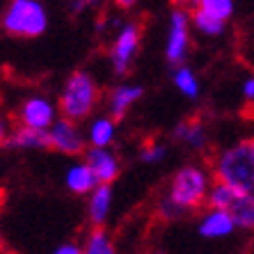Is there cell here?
<instances>
[{"label":"cell","mask_w":254,"mask_h":254,"mask_svg":"<svg viewBox=\"0 0 254 254\" xmlns=\"http://www.w3.org/2000/svg\"><path fill=\"white\" fill-rule=\"evenodd\" d=\"M213 184H215L213 172L199 163L179 167L158 199V215L163 220H177L188 213L201 211L208 204V192Z\"/></svg>","instance_id":"cell-1"},{"label":"cell","mask_w":254,"mask_h":254,"mask_svg":"<svg viewBox=\"0 0 254 254\" xmlns=\"http://www.w3.org/2000/svg\"><path fill=\"white\" fill-rule=\"evenodd\" d=\"M211 172L215 181L254 192V137H243L222 147L213 156Z\"/></svg>","instance_id":"cell-2"},{"label":"cell","mask_w":254,"mask_h":254,"mask_svg":"<svg viewBox=\"0 0 254 254\" xmlns=\"http://www.w3.org/2000/svg\"><path fill=\"white\" fill-rule=\"evenodd\" d=\"M101 99V87L94 80V76L85 69L73 71L60 89L58 103H60V115L71 122H85L92 119L96 106Z\"/></svg>","instance_id":"cell-3"},{"label":"cell","mask_w":254,"mask_h":254,"mask_svg":"<svg viewBox=\"0 0 254 254\" xmlns=\"http://www.w3.org/2000/svg\"><path fill=\"white\" fill-rule=\"evenodd\" d=\"M48 9L44 0H7L0 25L7 37L37 39L48 30Z\"/></svg>","instance_id":"cell-4"},{"label":"cell","mask_w":254,"mask_h":254,"mask_svg":"<svg viewBox=\"0 0 254 254\" xmlns=\"http://www.w3.org/2000/svg\"><path fill=\"white\" fill-rule=\"evenodd\" d=\"M206 206L227 211L241 231H254V192H245L229 184L215 181L208 192Z\"/></svg>","instance_id":"cell-5"},{"label":"cell","mask_w":254,"mask_h":254,"mask_svg":"<svg viewBox=\"0 0 254 254\" xmlns=\"http://www.w3.org/2000/svg\"><path fill=\"white\" fill-rule=\"evenodd\" d=\"M192 44V9L174 7L167 16L165 35V60L172 66L186 64Z\"/></svg>","instance_id":"cell-6"},{"label":"cell","mask_w":254,"mask_h":254,"mask_svg":"<svg viewBox=\"0 0 254 254\" xmlns=\"http://www.w3.org/2000/svg\"><path fill=\"white\" fill-rule=\"evenodd\" d=\"M140 42H142V28L135 21H124L122 28H117L110 48H108V60L110 66L117 76H126L133 66L140 51Z\"/></svg>","instance_id":"cell-7"},{"label":"cell","mask_w":254,"mask_h":254,"mask_svg":"<svg viewBox=\"0 0 254 254\" xmlns=\"http://www.w3.org/2000/svg\"><path fill=\"white\" fill-rule=\"evenodd\" d=\"M62 117L60 115V103L46 94H28L16 108L18 126H28L37 130H51V126Z\"/></svg>","instance_id":"cell-8"},{"label":"cell","mask_w":254,"mask_h":254,"mask_svg":"<svg viewBox=\"0 0 254 254\" xmlns=\"http://www.w3.org/2000/svg\"><path fill=\"white\" fill-rule=\"evenodd\" d=\"M48 149L62 156H85L87 151V135L78 122L60 117L48 130Z\"/></svg>","instance_id":"cell-9"},{"label":"cell","mask_w":254,"mask_h":254,"mask_svg":"<svg viewBox=\"0 0 254 254\" xmlns=\"http://www.w3.org/2000/svg\"><path fill=\"white\" fill-rule=\"evenodd\" d=\"M238 231L236 222L222 208L206 206L197 218V234L204 241H227Z\"/></svg>","instance_id":"cell-10"},{"label":"cell","mask_w":254,"mask_h":254,"mask_svg":"<svg viewBox=\"0 0 254 254\" xmlns=\"http://www.w3.org/2000/svg\"><path fill=\"white\" fill-rule=\"evenodd\" d=\"M83 160L92 167L99 184L113 186V181H117L119 172H122V160L113 147H87Z\"/></svg>","instance_id":"cell-11"},{"label":"cell","mask_w":254,"mask_h":254,"mask_svg":"<svg viewBox=\"0 0 254 254\" xmlns=\"http://www.w3.org/2000/svg\"><path fill=\"white\" fill-rule=\"evenodd\" d=\"M2 147L16 149V151H37V149H48V130H37L28 126H16L7 128L2 126Z\"/></svg>","instance_id":"cell-12"},{"label":"cell","mask_w":254,"mask_h":254,"mask_svg":"<svg viewBox=\"0 0 254 254\" xmlns=\"http://www.w3.org/2000/svg\"><path fill=\"white\" fill-rule=\"evenodd\" d=\"M144 94V87L137 83H117L115 87H110L106 99L108 115H113L115 119H122L128 115V110L135 106L137 101Z\"/></svg>","instance_id":"cell-13"},{"label":"cell","mask_w":254,"mask_h":254,"mask_svg":"<svg viewBox=\"0 0 254 254\" xmlns=\"http://www.w3.org/2000/svg\"><path fill=\"white\" fill-rule=\"evenodd\" d=\"M113 186L99 184L92 192L87 195V220L92 227H106L110 213H113Z\"/></svg>","instance_id":"cell-14"},{"label":"cell","mask_w":254,"mask_h":254,"mask_svg":"<svg viewBox=\"0 0 254 254\" xmlns=\"http://www.w3.org/2000/svg\"><path fill=\"white\" fill-rule=\"evenodd\" d=\"M172 137L192 151H204L208 147V128L201 119H184L172 130Z\"/></svg>","instance_id":"cell-15"},{"label":"cell","mask_w":254,"mask_h":254,"mask_svg":"<svg viewBox=\"0 0 254 254\" xmlns=\"http://www.w3.org/2000/svg\"><path fill=\"white\" fill-rule=\"evenodd\" d=\"M89 147H113L117 140V119L113 115H94L85 126Z\"/></svg>","instance_id":"cell-16"},{"label":"cell","mask_w":254,"mask_h":254,"mask_svg":"<svg viewBox=\"0 0 254 254\" xmlns=\"http://www.w3.org/2000/svg\"><path fill=\"white\" fill-rule=\"evenodd\" d=\"M64 186H66V190H69V192H73V195L87 197L89 192L99 186V181H96L92 167H89L85 160H78V163H71V165L66 167V172H64Z\"/></svg>","instance_id":"cell-17"},{"label":"cell","mask_w":254,"mask_h":254,"mask_svg":"<svg viewBox=\"0 0 254 254\" xmlns=\"http://www.w3.org/2000/svg\"><path fill=\"white\" fill-rule=\"evenodd\" d=\"M172 85H174V89H177L179 94L188 101H197L201 96L199 76L188 64L172 66Z\"/></svg>","instance_id":"cell-18"},{"label":"cell","mask_w":254,"mask_h":254,"mask_svg":"<svg viewBox=\"0 0 254 254\" xmlns=\"http://www.w3.org/2000/svg\"><path fill=\"white\" fill-rule=\"evenodd\" d=\"M83 250L85 254H119L106 227H92L83 241Z\"/></svg>","instance_id":"cell-19"},{"label":"cell","mask_w":254,"mask_h":254,"mask_svg":"<svg viewBox=\"0 0 254 254\" xmlns=\"http://www.w3.org/2000/svg\"><path fill=\"white\" fill-rule=\"evenodd\" d=\"M192 30L197 35L206 37V39H215V37L225 35L227 23L215 16H208V14L199 12V9H192Z\"/></svg>","instance_id":"cell-20"},{"label":"cell","mask_w":254,"mask_h":254,"mask_svg":"<svg viewBox=\"0 0 254 254\" xmlns=\"http://www.w3.org/2000/svg\"><path fill=\"white\" fill-rule=\"evenodd\" d=\"M195 9L229 23V18L236 12V2H234V0H199Z\"/></svg>","instance_id":"cell-21"},{"label":"cell","mask_w":254,"mask_h":254,"mask_svg":"<svg viewBox=\"0 0 254 254\" xmlns=\"http://www.w3.org/2000/svg\"><path fill=\"white\" fill-rule=\"evenodd\" d=\"M167 156V144L165 142H158V140H151L147 142L144 147L140 149V160L147 163V165H156V163H163Z\"/></svg>","instance_id":"cell-22"},{"label":"cell","mask_w":254,"mask_h":254,"mask_svg":"<svg viewBox=\"0 0 254 254\" xmlns=\"http://www.w3.org/2000/svg\"><path fill=\"white\" fill-rule=\"evenodd\" d=\"M99 5H101V0H71L69 12L73 14V16H83V14L94 12Z\"/></svg>","instance_id":"cell-23"},{"label":"cell","mask_w":254,"mask_h":254,"mask_svg":"<svg viewBox=\"0 0 254 254\" xmlns=\"http://www.w3.org/2000/svg\"><path fill=\"white\" fill-rule=\"evenodd\" d=\"M241 96L248 106H254V73H250L241 80Z\"/></svg>","instance_id":"cell-24"},{"label":"cell","mask_w":254,"mask_h":254,"mask_svg":"<svg viewBox=\"0 0 254 254\" xmlns=\"http://www.w3.org/2000/svg\"><path fill=\"white\" fill-rule=\"evenodd\" d=\"M51 254H85V250H83V245H78V243H62V245H58Z\"/></svg>","instance_id":"cell-25"},{"label":"cell","mask_w":254,"mask_h":254,"mask_svg":"<svg viewBox=\"0 0 254 254\" xmlns=\"http://www.w3.org/2000/svg\"><path fill=\"white\" fill-rule=\"evenodd\" d=\"M140 0H113V5L119 7V9H130V7H135Z\"/></svg>","instance_id":"cell-26"},{"label":"cell","mask_w":254,"mask_h":254,"mask_svg":"<svg viewBox=\"0 0 254 254\" xmlns=\"http://www.w3.org/2000/svg\"><path fill=\"white\" fill-rule=\"evenodd\" d=\"M179 2H184V7H188V9H195L199 0H179Z\"/></svg>","instance_id":"cell-27"},{"label":"cell","mask_w":254,"mask_h":254,"mask_svg":"<svg viewBox=\"0 0 254 254\" xmlns=\"http://www.w3.org/2000/svg\"><path fill=\"white\" fill-rule=\"evenodd\" d=\"M154 254H167V252H154Z\"/></svg>","instance_id":"cell-28"}]
</instances>
